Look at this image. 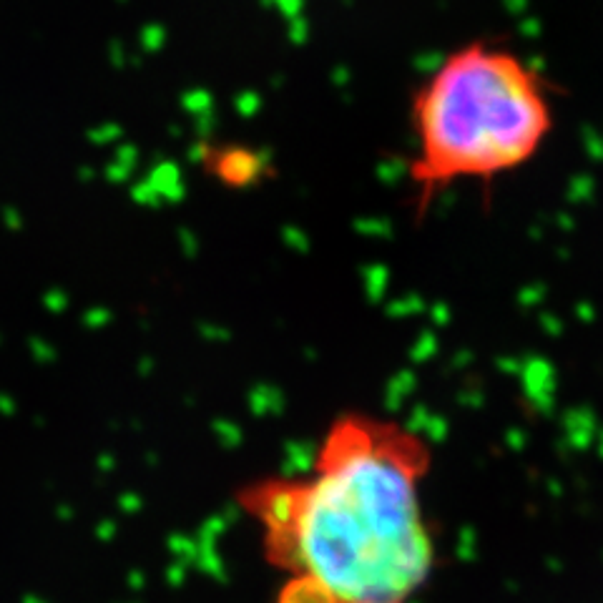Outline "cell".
Wrapping results in <instances>:
<instances>
[{
    "label": "cell",
    "mask_w": 603,
    "mask_h": 603,
    "mask_svg": "<svg viewBox=\"0 0 603 603\" xmlns=\"http://www.w3.org/2000/svg\"><path fill=\"white\" fill-rule=\"evenodd\" d=\"M201 164L219 184L229 189H247L269 174V161L249 146H204Z\"/></svg>",
    "instance_id": "obj_3"
},
{
    "label": "cell",
    "mask_w": 603,
    "mask_h": 603,
    "mask_svg": "<svg viewBox=\"0 0 603 603\" xmlns=\"http://www.w3.org/2000/svg\"><path fill=\"white\" fill-rule=\"evenodd\" d=\"M277 603H335L317 583L307 581L302 576H289V581L284 583L279 591Z\"/></svg>",
    "instance_id": "obj_4"
},
{
    "label": "cell",
    "mask_w": 603,
    "mask_h": 603,
    "mask_svg": "<svg viewBox=\"0 0 603 603\" xmlns=\"http://www.w3.org/2000/svg\"><path fill=\"white\" fill-rule=\"evenodd\" d=\"M433 448L410 425L345 413L307 478H264L239 493L264 556L335 603H413L435 566L423 506Z\"/></svg>",
    "instance_id": "obj_1"
},
{
    "label": "cell",
    "mask_w": 603,
    "mask_h": 603,
    "mask_svg": "<svg viewBox=\"0 0 603 603\" xmlns=\"http://www.w3.org/2000/svg\"><path fill=\"white\" fill-rule=\"evenodd\" d=\"M546 78L511 46L488 38L445 53L410 98V186L423 214L460 181H493L526 166L551 136Z\"/></svg>",
    "instance_id": "obj_2"
}]
</instances>
